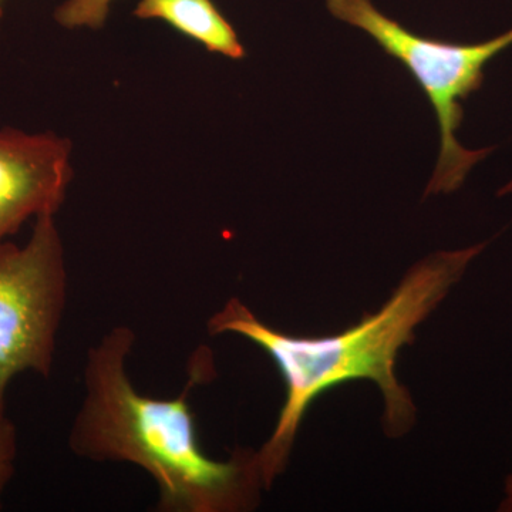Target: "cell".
Returning a JSON list of instances; mask_svg holds the SVG:
<instances>
[{"label":"cell","mask_w":512,"mask_h":512,"mask_svg":"<svg viewBox=\"0 0 512 512\" xmlns=\"http://www.w3.org/2000/svg\"><path fill=\"white\" fill-rule=\"evenodd\" d=\"M128 326H116L87 352L84 397L69 446L97 463H130L150 474L164 512H242L261 500L258 451L241 448L227 461L202 450L190 396L214 373L201 349L191 359L183 393L157 399L138 392L127 372L136 343Z\"/></svg>","instance_id":"cell-1"},{"label":"cell","mask_w":512,"mask_h":512,"mask_svg":"<svg viewBox=\"0 0 512 512\" xmlns=\"http://www.w3.org/2000/svg\"><path fill=\"white\" fill-rule=\"evenodd\" d=\"M485 247L478 244L427 256L407 272L379 311L366 313L338 335H289L256 318L239 299H229L211 316L207 323L211 336L232 333L251 340L274 360L284 380L285 402L275 429L256 450L265 490L285 473L309 407L339 384L372 380L383 394L387 436L397 439L412 430L416 406L396 377L397 356Z\"/></svg>","instance_id":"cell-2"},{"label":"cell","mask_w":512,"mask_h":512,"mask_svg":"<svg viewBox=\"0 0 512 512\" xmlns=\"http://www.w3.org/2000/svg\"><path fill=\"white\" fill-rule=\"evenodd\" d=\"M326 6L336 19L365 30L413 74L436 111L441 134L439 161L424 195L458 190L471 168L491 153V148L467 150L458 143L463 101L483 86L485 64L512 45V29L478 45H454L414 35L372 0H326Z\"/></svg>","instance_id":"cell-3"},{"label":"cell","mask_w":512,"mask_h":512,"mask_svg":"<svg viewBox=\"0 0 512 512\" xmlns=\"http://www.w3.org/2000/svg\"><path fill=\"white\" fill-rule=\"evenodd\" d=\"M56 215H40L23 247L0 245V416L20 373L49 377L67 305V266Z\"/></svg>","instance_id":"cell-4"},{"label":"cell","mask_w":512,"mask_h":512,"mask_svg":"<svg viewBox=\"0 0 512 512\" xmlns=\"http://www.w3.org/2000/svg\"><path fill=\"white\" fill-rule=\"evenodd\" d=\"M72 141L0 128V245L40 215H56L73 180Z\"/></svg>","instance_id":"cell-5"},{"label":"cell","mask_w":512,"mask_h":512,"mask_svg":"<svg viewBox=\"0 0 512 512\" xmlns=\"http://www.w3.org/2000/svg\"><path fill=\"white\" fill-rule=\"evenodd\" d=\"M134 16L164 20L178 32L201 43L208 52L232 60L247 56L237 32L212 0H140Z\"/></svg>","instance_id":"cell-6"},{"label":"cell","mask_w":512,"mask_h":512,"mask_svg":"<svg viewBox=\"0 0 512 512\" xmlns=\"http://www.w3.org/2000/svg\"><path fill=\"white\" fill-rule=\"evenodd\" d=\"M116 0H63L55 10V20L66 29H101Z\"/></svg>","instance_id":"cell-7"},{"label":"cell","mask_w":512,"mask_h":512,"mask_svg":"<svg viewBox=\"0 0 512 512\" xmlns=\"http://www.w3.org/2000/svg\"><path fill=\"white\" fill-rule=\"evenodd\" d=\"M18 456V434L15 424L8 416H0V508L2 495L15 473V461Z\"/></svg>","instance_id":"cell-8"},{"label":"cell","mask_w":512,"mask_h":512,"mask_svg":"<svg viewBox=\"0 0 512 512\" xmlns=\"http://www.w3.org/2000/svg\"><path fill=\"white\" fill-rule=\"evenodd\" d=\"M498 510L503 512H512V470L505 478L504 485V498L501 501L500 508Z\"/></svg>","instance_id":"cell-9"},{"label":"cell","mask_w":512,"mask_h":512,"mask_svg":"<svg viewBox=\"0 0 512 512\" xmlns=\"http://www.w3.org/2000/svg\"><path fill=\"white\" fill-rule=\"evenodd\" d=\"M508 192H512V181L510 184L508 185H505V187L503 188V190L500 191V194L501 195H504V194H508Z\"/></svg>","instance_id":"cell-10"},{"label":"cell","mask_w":512,"mask_h":512,"mask_svg":"<svg viewBox=\"0 0 512 512\" xmlns=\"http://www.w3.org/2000/svg\"><path fill=\"white\" fill-rule=\"evenodd\" d=\"M3 0H0V25H2V19H3Z\"/></svg>","instance_id":"cell-11"}]
</instances>
